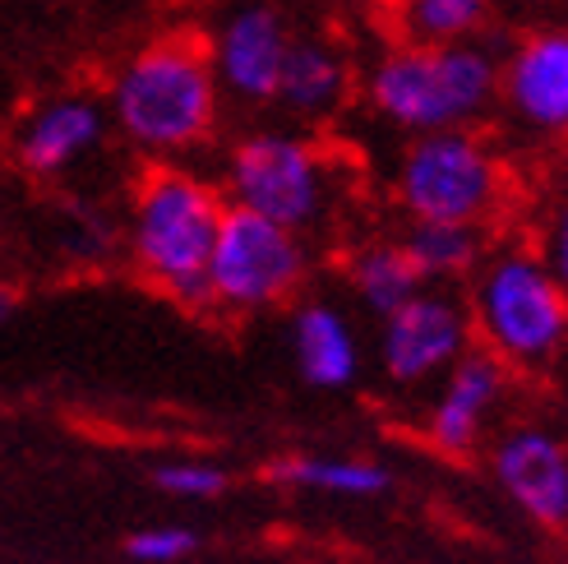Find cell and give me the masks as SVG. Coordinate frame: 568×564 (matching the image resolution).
<instances>
[{"mask_svg":"<svg viewBox=\"0 0 568 564\" xmlns=\"http://www.w3.org/2000/svg\"><path fill=\"white\" fill-rule=\"evenodd\" d=\"M102 102L116 134L149 162H176L204 149L222 121L209 38L199 28L153 33L116 66Z\"/></svg>","mask_w":568,"mask_h":564,"instance_id":"6da1fadb","label":"cell"},{"mask_svg":"<svg viewBox=\"0 0 568 564\" xmlns=\"http://www.w3.org/2000/svg\"><path fill=\"white\" fill-rule=\"evenodd\" d=\"M226 213L217 181L181 162H149L130 190L125 250L134 273L190 315H209V260Z\"/></svg>","mask_w":568,"mask_h":564,"instance_id":"7a4b0ae2","label":"cell"},{"mask_svg":"<svg viewBox=\"0 0 568 564\" xmlns=\"http://www.w3.org/2000/svg\"><path fill=\"white\" fill-rule=\"evenodd\" d=\"M361 89L384 125L412 139L435 130H471L499 102V51L486 42H393L365 70Z\"/></svg>","mask_w":568,"mask_h":564,"instance_id":"3957f363","label":"cell"},{"mask_svg":"<svg viewBox=\"0 0 568 564\" xmlns=\"http://www.w3.org/2000/svg\"><path fill=\"white\" fill-rule=\"evenodd\" d=\"M471 329L504 365H546L568 343V292L541 250H499L471 273Z\"/></svg>","mask_w":568,"mask_h":564,"instance_id":"277c9868","label":"cell"},{"mask_svg":"<svg viewBox=\"0 0 568 564\" xmlns=\"http://www.w3.org/2000/svg\"><path fill=\"white\" fill-rule=\"evenodd\" d=\"M222 194L232 209L260 213L296 236L315 232L333 204V162L310 134L250 130L222 162Z\"/></svg>","mask_w":568,"mask_h":564,"instance_id":"5b68a950","label":"cell"},{"mask_svg":"<svg viewBox=\"0 0 568 564\" xmlns=\"http://www.w3.org/2000/svg\"><path fill=\"white\" fill-rule=\"evenodd\" d=\"M504 162L476 130L416 134L393 167V194L412 222L480 228L504 200Z\"/></svg>","mask_w":568,"mask_h":564,"instance_id":"8992f818","label":"cell"},{"mask_svg":"<svg viewBox=\"0 0 568 564\" xmlns=\"http://www.w3.org/2000/svg\"><path fill=\"white\" fill-rule=\"evenodd\" d=\"M310 278L305 236L277 222L226 204L209 260V296L222 315H254V310L287 305Z\"/></svg>","mask_w":568,"mask_h":564,"instance_id":"52a82bcc","label":"cell"},{"mask_svg":"<svg viewBox=\"0 0 568 564\" xmlns=\"http://www.w3.org/2000/svg\"><path fill=\"white\" fill-rule=\"evenodd\" d=\"M292 23L273 0H241L209 33V56L222 98L241 107H268L277 102V83L292 56Z\"/></svg>","mask_w":568,"mask_h":564,"instance_id":"ba28073f","label":"cell"},{"mask_svg":"<svg viewBox=\"0 0 568 564\" xmlns=\"http://www.w3.org/2000/svg\"><path fill=\"white\" fill-rule=\"evenodd\" d=\"M499 107L531 139H568V19H546L499 56Z\"/></svg>","mask_w":568,"mask_h":564,"instance_id":"9c48e42d","label":"cell"},{"mask_svg":"<svg viewBox=\"0 0 568 564\" xmlns=\"http://www.w3.org/2000/svg\"><path fill=\"white\" fill-rule=\"evenodd\" d=\"M106 102L79 89L47 93L10 130V162L28 181H61L106 144Z\"/></svg>","mask_w":568,"mask_h":564,"instance_id":"30bf717a","label":"cell"},{"mask_svg":"<svg viewBox=\"0 0 568 564\" xmlns=\"http://www.w3.org/2000/svg\"><path fill=\"white\" fill-rule=\"evenodd\" d=\"M471 338V315L463 301L448 292H416L407 305H397L384 315L379 333V365L393 384L416 389L435 375H448V365L467 352Z\"/></svg>","mask_w":568,"mask_h":564,"instance_id":"8fae6325","label":"cell"},{"mask_svg":"<svg viewBox=\"0 0 568 564\" xmlns=\"http://www.w3.org/2000/svg\"><path fill=\"white\" fill-rule=\"evenodd\" d=\"M495 482L527 518L546 527L568 523V449L550 431H508L495 444Z\"/></svg>","mask_w":568,"mask_h":564,"instance_id":"7c38bea8","label":"cell"},{"mask_svg":"<svg viewBox=\"0 0 568 564\" xmlns=\"http://www.w3.org/2000/svg\"><path fill=\"white\" fill-rule=\"evenodd\" d=\"M504 399V361L490 352H463L448 365L444 389L430 407V444L439 454H471L490 412Z\"/></svg>","mask_w":568,"mask_h":564,"instance_id":"4fadbf2b","label":"cell"},{"mask_svg":"<svg viewBox=\"0 0 568 564\" xmlns=\"http://www.w3.org/2000/svg\"><path fill=\"white\" fill-rule=\"evenodd\" d=\"M352 98V61L328 38H296L277 83V107L296 121H328Z\"/></svg>","mask_w":568,"mask_h":564,"instance_id":"5bb4252c","label":"cell"},{"mask_svg":"<svg viewBox=\"0 0 568 564\" xmlns=\"http://www.w3.org/2000/svg\"><path fill=\"white\" fill-rule=\"evenodd\" d=\"M292 352L310 389H347L361 371V343L347 315L328 301H301L292 310Z\"/></svg>","mask_w":568,"mask_h":564,"instance_id":"9a60e30c","label":"cell"},{"mask_svg":"<svg viewBox=\"0 0 568 564\" xmlns=\"http://www.w3.org/2000/svg\"><path fill=\"white\" fill-rule=\"evenodd\" d=\"M499 0H388L397 42L458 47L490 33Z\"/></svg>","mask_w":568,"mask_h":564,"instance_id":"2e32d148","label":"cell"},{"mask_svg":"<svg viewBox=\"0 0 568 564\" xmlns=\"http://www.w3.org/2000/svg\"><path fill=\"white\" fill-rule=\"evenodd\" d=\"M347 278H352V292L361 296V305L375 310L379 320L393 315L397 305H407L416 292H425V278L416 273L403 241L361 245L352 255V264H347Z\"/></svg>","mask_w":568,"mask_h":564,"instance_id":"e0dca14e","label":"cell"},{"mask_svg":"<svg viewBox=\"0 0 568 564\" xmlns=\"http://www.w3.org/2000/svg\"><path fill=\"white\" fill-rule=\"evenodd\" d=\"M268 482L296 486V491H320V495H347V500H371L388 491V472L371 459H273L264 467Z\"/></svg>","mask_w":568,"mask_h":564,"instance_id":"ac0fdd59","label":"cell"},{"mask_svg":"<svg viewBox=\"0 0 568 564\" xmlns=\"http://www.w3.org/2000/svg\"><path fill=\"white\" fill-rule=\"evenodd\" d=\"M403 245L425 282L467 278L486 260V236H480V228H467V222H412Z\"/></svg>","mask_w":568,"mask_h":564,"instance_id":"d6986e66","label":"cell"},{"mask_svg":"<svg viewBox=\"0 0 568 564\" xmlns=\"http://www.w3.org/2000/svg\"><path fill=\"white\" fill-rule=\"evenodd\" d=\"M153 486L176 500H217L226 491V472L213 463H166L153 472Z\"/></svg>","mask_w":568,"mask_h":564,"instance_id":"ffe728a7","label":"cell"},{"mask_svg":"<svg viewBox=\"0 0 568 564\" xmlns=\"http://www.w3.org/2000/svg\"><path fill=\"white\" fill-rule=\"evenodd\" d=\"M194 546H199V537L190 527H144L125 542V555L139 560V564H176Z\"/></svg>","mask_w":568,"mask_h":564,"instance_id":"44dd1931","label":"cell"},{"mask_svg":"<svg viewBox=\"0 0 568 564\" xmlns=\"http://www.w3.org/2000/svg\"><path fill=\"white\" fill-rule=\"evenodd\" d=\"M541 260L550 264V273L564 282V292H568V200H564V204L550 213V222H546Z\"/></svg>","mask_w":568,"mask_h":564,"instance_id":"7402d4cb","label":"cell"},{"mask_svg":"<svg viewBox=\"0 0 568 564\" xmlns=\"http://www.w3.org/2000/svg\"><path fill=\"white\" fill-rule=\"evenodd\" d=\"M518 10H541V14H568V0H508Z\"/></svg>","mask_w":568,"mask_h":564,"instance_id":"603a6c76","label":"cell"},{"mask_svg":"<svg viewBox=\"0 0 568 564\" xmlns=\"http://www.w3.org/2000/svg\"><path fill=\"white\" fill-rule=\"evenodd\" d=\"M19 310V288H10V282H0V324H6L10 315Z\"/></svg>","mask_w":568,"mask_h":564,"instance_id":"cb8c5ba5","label":"cell"},{"mask_svg":"<svg viewBox=\"0 0 568 564\" xmlns=\"http://www.w3.org/2000/svg\"><path fill=\"white\" fill-rule=\"evenodd\" d=\"M564 172H568V139H564Z\"/></svg>","mask_w":568,"mask_h":564,"instance_id":"d4e9b609","label":"cell"}]
</instances>
